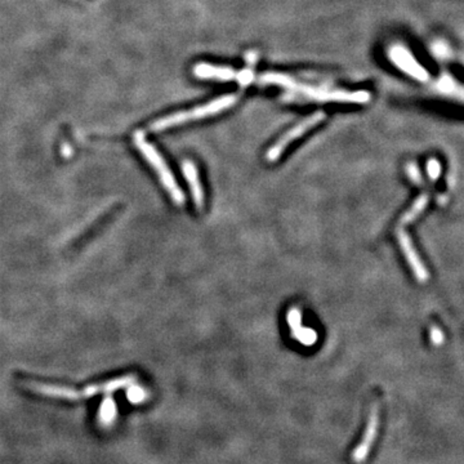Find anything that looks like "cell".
Here are the masks:
<instances>
[{
    "instance_id": "277c9868",
    "label": "cell",
    "mask_w": 464,
    "mask_h": 464,
    "mask_svg": "<svg viewBox=\"0 0 464 464\" xmlns=\"http://www.w3.org/2000/svg\"><path fill=\"white\" fill-rule=\"evenodd\" d=\"M236 102V96L235 94H227L222 96L219 98L210 101L209 103H205L202 106L187 110V111H181L172 115L165 116L159 120H156L153 124H150L148 129L151 131H162L165 129H169L173 127H177L181 124L193 122V120H199L208 116L216 115L218 112L224 111L226 108H231L232 105Z\"/></svg>"
},
{
    "instance_id": "9a60e30c",
    "label": "cell",
    "mask_w": 464,
    "mask_h": 464,
    "mask_svg": "<svg viewBox=\"0 0 464 464\" xmlns=\"http://www.w3.org/2000/svg\"><path fill=\"white\" fill-rule=\"evenodd\" d=\"M408 174H409L410 178L413 182H417V183H422V178H420V173L418 170L417 165L415 164H409L408 165Z\"/></svg>"
},
{
    "instance_id": "9c48e42d",
    "label": "cell",
    "mask_w": 464,
    "mask_h": 464,
    "mask_svg": "<svg viewBox=\"0 0 464 464\" xmlns=\"http://www.w3.org/2000/svg\"><path fill=\"white\" fill-rule=\"evenodd\" d=\"M182 172L185 176L188 185H190V190L193 193V202L198 208L201 209L204 207V191L201 187L200 178H199V173L196 169V165L190 160H186L182 162Z\"/></svg>"
},
{
    "instance_id": "7c38bea8",
    "label": "cell",
    "mask_w": 464,
    "mask_h": 464,
    "mask_svg": "<svg viewBox=\"0 0 464 464\" xmlns=\"http://www.w3.org/2000/svg\"><path fill=\"white\" fill-rule=\"evenodd\" d=\"M302 315H301V311L298 309H292L290 311H289V314H288V323H289V325H290V328H292V330L293 332H295V330H298L299 328L302 326Z\"/></svg>"
},
{
    "instance_id": "6da1fadb",
    "label": "cell",
    "mask_w": 464,
    "mask_h": 464,
    "mask_svg": "<svg viewBox=\"0 0 464 464\" xmlns=\"http://www.w3.org/2000/svg\"><path fill=\"white\" fill-rule=\"evenodd\" d=\"M137 377L133 374L122 375L117 378L108 379L100 383H92L82 388L56 385V383H46L35 379H20V385L34 394H41L46 397L62 399V400H84L93 396L102 394H112L117 389L134 386Z\"/></svg>"
},
{
    "instance_id": "5bb4252c",
    "label": "cell",
    "mask_w": 464,
    "mask_h": 464,
    "mask_svg": "<svg viewBox=\"0 0 464 464\" xmlns=\"http://www.w3.org/2000/svg\"><path fill=\"white\" fill-rule=\"evenodd\" d=\"M430 337H431L433 344H436V346H440L441 343L444 342V334L439 328H431Z\"/></svg>"
},
{
    "instance_id": "30bf717a",
    "label": "cell",
    "mask_w": 464,
    "mask_h": 464,
    "mask_svg": "<svg viewBox=\"0 0 464 464\" xmlns=\"http://www.w3.org/2000/svg\"><path fill=\"white\" fill-rule=\"evenodd\" d=\"M428 201H430L428 195H427V193H422L419 198H417V200L413 202V205L410 207L409 210L401 217L399 226H400V227H404L405 224L413 222V221H414V219H415V218H417V217L425 210V207L428 205Z\"/></svg>"
},
{
    "instance_id": "7a4b0ae2",
    "label": "cell",
    "mask_w": 464,
    "mask_h": 464,
    "mask_svg": "<svg viewBox=\"0 0 464 464\" xmlns=\"http://www.w3.org/2000/svg\"><path fill=\"white\" fill-rule=\"evenodd\" d=\"M263 84H273L278 86H284L289 91L299 93L309 98L316 101H333V102H347V103H366L370 100V94L366 91H356V92H348V91H330V89H323L317 86L302 84L297 82L293 77H288L284 74L278 72H269L261 77Z\"/></svg>"
},
{
    "instance_id": "5b68a950",
    "label": "cell",
    "mask_w": 464,
    "mask_h": 464,
    "mask_svg": "<svg viewBox=\"0 0 464 464\" xmlns=\"http://www.w3.org/2000/svg\"><path fill=\"white\" fill-rule=\"evenodd\" d=\"M324 119V111H317V112L312 114V115L309 116V117L303 119L301 123L297 124V125L293 127L290 131H286L283 137H280V138L276 141V143L271 147L270 150L267 151L266 159H267L269 162H276L278 157L281 156V154L284 153V150H285L286 147L289 146L293 141L302 137L306 131H309V129H312L314 127H316L317 124L321 123Z\"/></svg>"
},
{
    "instance_id": "8fae6325",
    "label": "cell",
    "mask_w": 464,
    "mask_h": 464,
    "mask_svg": "<svg viewBox=\"0 0 464 464\" xmlns=\"http://www.w3.org/2000/svg\"><path fill=\"white\" fill-rule=\"evenodd\" d=\"M293 335L306 346H312L317 340L316 333L314 332L312 329L303 328V326H301L298 330L293 332Z\"/></svg>"
},
{
    "instance_id": "3957f363",
    "label": "cell",
    "mask_w": 464,
    "mask_h": 464,
    "mask_svg": "<svg viewBox=\"0 0 464 464\" xmlns=\"http://www.w3.org/2000/svg\"><path fill=\"white\" fill-rule=\"evenodd\" d=\"M133 142H134L136 147L138 148L139 153L146 159L147 162L151 165V168L157 173L159 179L162 181L164 188L169 193L172 200L174 201L178 205H182L185 202V195L182 193V190L179 188L177 181L173 177L172 172L168 168L167 162H164L160 153L147 141L145 134L142 131H137L133 136Z\"/></svg>"
},
{
    "instance_id": "52a82bcc",
    "label": "cell",
    "mask_w": 464,
    "mask_h": 464,
    "mask_svg": "<svg viewBox=\"0 0 464 464\" xmlns=\"http://www.w3.org/2000/svg\"><path fill=\"white\" fill-rule=\"evenodd\" d=\"M389 58L399 69L404 70L410 77H415L420 82L428 80V72L425 67H422L417 60L409 53L408 49L404 46H396L389 51Z\"/></svg>"
},
{
    "instance_id": "8992f818",
    "label": "cell",
    "mask_w": 464,
    "mask_h": 464,
    "mask_svg": "<svg viewBox=\"0 0 464 464\" xmlns=\"http://www.w3.org/2000/svg\"><path fill=\"white\" fill-rule=\"evenodd\" d=\"M193 75L199 79H217V80H239L243 85H247L253 80V71L252 70H243L236 71L231 67L224 66H214L209 63H199L193 67Z\"/></svg>"
},
{
    "instance_id": "ba28073f",
    "label": "cell",
    "mask_w": 464,
    "mask_h": 464,
    "mask_svg": "<svg viewBox=\"0 0 464 464\" xmlns=\"http://www.w3.org/2000/svg\"><path fill=\"white\" fill-rule=\"evenodd\" d=\"M396 235H397V240H399L400 247H401L404 254L406 257V261L409 263L411 270L414 272L415 278H418V281L419 283H425L428 280V271L425 269L423 262L420 261L417 250L414 249V245H413V243L410 240L409 235L404 231V228L400 227V226L397 227Z\"/></svg>"
},
{
    "instance_id": "4fadbf2b",
    "label": "cell",
    "mask_w": 464,
    "mask_h": 464,
    "mask_svg": "<svg viewBox=\"0 0 464 464\" xmlns=\"http://www.w3.org/2000/svg\"><path fill=\"white\" fill-rule=\"evenodd\" d=\"M427 172H428V176L431 178V181H436L437 178L440 177V162L436 160V159H430L427 162Z\"/></svg>"
}]
</instances>
